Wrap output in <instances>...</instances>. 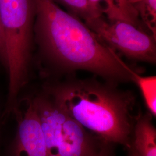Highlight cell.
<instances>
[{
    "mask_svg": "<svg viewBox=\"0 0 156 156\" xmlns=\"http://www.w3.org/2000/svg\"><path fill=\"white\" fill-rule=\"evenodd\" d=\"M125 1L128 3L129 5L133 6V5H134V4L137 3V2H140V1H142V0H125Z\"/></svg>",
    "mask_w": 156,
    "mask_h": 156,
    "instance_id": "obj_15",
    "label": "cell"
},
{
    "mask_svg": "<svg viewBox=\"0 0 156 156\" xmlns=\"http://www.w3.org/2000/svg\"><path fill=\"white\" fill-rule=\"evenodd\" d=\"M68 115L104 141L128 149L139 113L134 93L95 77L75 74L47 80L42 89Z\"/></svg>",
    "mask_w": 156,
    "mask_h": 156,
    "instance_id": "obj_2",
    "label": "cell"
},
{
    "mask_svg": "<svg viewBox=\"0 0 156 156\" xmlns=\"http://www.w3.org/2000/svg\"><path fill=\"white\" fill-rule=\"evenodd\" d=\"M66 11L86 21L90 19L104 16V13L96 9L89 0H52Z\"/></svg>",
    "mask_w": 156,
    "mask_h": 156,
    "instance_id": "obj_8",
    "label": "cell"
},
{
    "mask_svg": "<svg viewBox=\"0 0 156 156\" xmlns=\"http://www.w3.org/2000/svg\"><path fill=\"white\" fill-rule=\"evenodd\" d=\"M152 120L148 112L138 115L128 149L134 156H156V129Z\"/></svg>",
    "mask_w": 156,
    "mask_h": 156,
    "instance_id": "obj_7",
    "label": "cell"
},
{
    "mask_svg": "<svg viewBox=\"0 0 156 156\" xmlns=\"http://www.w3.org/2000/svg\"><path fill=\"white\" fill-rule=\"evenodd\" d=\"M91 5L96 9L105 14L109 20H126L122 12L118 8L115 0H89Z\"/></svg>",
    "mask_w": 156,
    "mask_h": 156,
    "instance_id": "obj_11",
    "label": "cell"
},
{
    "mask_svg": "<svg viewBox=\"0 0 156 156\" xmlns=\"http://www.w3.org/2000/svg\"><path fill=\"white\" fill-rule=\"evenodd\" d=\"M118 8L123 13L127 21L138 26L140 20L136 11L133 6L129 5L125 0H115Z\"/></svg>",
    "mask_w": 156,
    "mask_h": 156,
    "instance_id": "obj_12",
    "label": "cell"
},
{
    "mask_svg": "<svg viewBox=\"0 0 156 156\" xmlns=\"http://www.w3.org/2000/svg\"><path fill=\"white\" fill-rule=\"evenodd\" d=\"M84 22L117 54L129 60L156 64V39L144 29L123 20H109L104 16Z\"/></svg>",
    "mask_w": 156,
    "mask_h": 156,
    "instance_id": "obj_5",
    "label": "cell"
},
{
    "mask_svg": "<svg viewBox=\"0 0 156 156\" xmlns=\"http://www.w3.org/2000/svg\"><path fill=\"white\" fill-rule=\"evenodd\" d=\"M12 113L17 123L15 156H49L31 97L18 99Z\"/></svg>",
    "mask_w": 156,
    "mask_h": 156,
    "instance_id": "obj_6",
    "label": "cell"
},
{
    "mask_svg": "<svg viewBox=\"0 0 156 156\" xmlns=\"http://www.w3.org/2000/svg\"><path fill=\"white\" fill-rule=\"evenodd\" d=\"M34 43L41 75L56 80L78 71L111 83L134 82L140 69L105 44L83 21L52 0H34Z\"/></svg>",
    "mask_w": 156,
    "mask_h": 156,
    "instance_id": "obj_1",
    "label": "cell"
},
{
    "mask_svg": "<svg viewBox=\"0 0 156 156\" xmlns=\"http://www.w3.org/2000/svg\"><path fill=\"white\" fill-rule=\"evenodd\" d=\"M35 16L34 0H0V18L8 62L7 113L12 111L19 93L28 82L34 47Z\"/></svg>",
    "mask_w": 156,
    "mask_h": 156,
    "instance_id": "obj_3",
    "label": "cell"
},
{
    "mask_svg": "<svg viewBox=\"0 0 156 156\" xmlns=\"http://www.w3.org/2000/svg\"><path fill=\"white\" fill-rule=\"evenodd\" d=\"M129 156H134L133 154H131V153H129Z\"/></svg>",
    "mask_w": 156,
    "mask_h": 156,
    "instance_id": "obj_16",
    "label": "cell"
},
{
    "mask_svg": "<svg viewBox=\"0 0 156 156\" xmlns=\"http://www.w3.org/2000/svg\"><path fill=\"white\" fill-rule=\"evenodd\" d=\"M133 6L139 19L156 38V0H142Z\"/></svg>",
    "mask_w": 156,
    "mask_h": 156,
    "instance_id": "obj_10",
    "label": "cell"
},
{
    "mask_svg": "<svg viewBox=\"0 0 156 156\" xmlns=\"http://www.w3.org/2000/svg\"><path fill=\"white\" fill-rule=\"evenodd\" d=\"M112 144L104 142L99 151L94 156H113V148L112 146Z\"/></svg>",
    "mask_w": 156,
    "mask_h": 156,
    "instance_id": "obj_14",
    "label": "cell"
},
{
    "mask_svg": "<svg viewBox=\"0 0 156 156\" xmlns=\"http://www.w3.org/2000/svg\"><path fill=\"white\" fill-rule=\"evenodd\" d=\"M134 83L140 89L148 112L153 117L156 116V76L135 75Z\"/></svg>",
    "mask_w": 156,
    "mask_h": 156,
    "instance_id": "obj_9",
    "label": "cell"
},
{
    "mask_svg": "<svg viewBox=\"0 0 156 156\" xmlns=\"http://www.w3.org/2000/svg\"><path fill=\"white\" fill-rule=\"evenodd\" d=\"M0 62L4 67L6 71L8 69V54L6 46L5 39L2 23L0 18Z\"/></svg>",
    "mask_w": 156,
    "mask_h": 156,
    "instance_id": "obj_13",
    "label": "cell"
},
{
    "mask_svg": "<svg viewBox=\"0 0 156 156\" xmlns=\"http://www.w3.org/2000/svg\"><path fill=\"white\" fill-rule=\"evenodd\" d=\"M31 97L49 156H94L105 142L68 115L42 89Z\"/></svg>",
    "mask_w": 156,
    "mask_h": 156,
    "instance_id": "obj_4",
    "label": "cell"
}]
</instances>
